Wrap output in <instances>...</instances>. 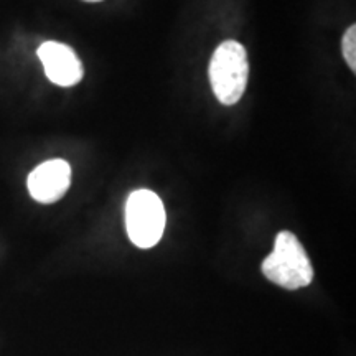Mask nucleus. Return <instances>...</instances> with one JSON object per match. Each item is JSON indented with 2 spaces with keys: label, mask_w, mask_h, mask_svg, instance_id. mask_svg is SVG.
I'll list each match as a JSON object with an SVG mask.
<instances>
[{
  "label": "nucleus",
  "mask_w": 356,
  "mask_h": 356,
  "mask_svg": "<svg viewBox=\"0 0 356 356\" xmlns=\"http://www.w3.org/2000/svg\"><path fill=\"white\" fill-rule=\"evenodd\" d=\"M261 270L266 279L287 291L307 287L314 280V267L309 256L291 231H280L277 234L274 251L262 262Z\"/></svg>",
  "instance_id": "obj_1"
},
{
  "label": "nucleus",
  "mask_w": 356,
  "mask_h": 356,
  "mask_svg": "<svg viewBox=\"0 0 356 356\" xmlns=\"http://www.w3.org/2000/svg\"><path fill=\"white\" fill-rule=\"evenodd\" d=\"M210 83L216 99L225 106H233L246 92L249 63L246 48L239 42H222L210 61Z\"/></svg>",
  "instance_id": "obj_2"
},
{
  "label": "nucleus",
  "mask_w": 356,
  "mask_h": 356,
  "mask_svg": "<svg viewBox=\"0 0 356 356\" xmlns=\"http://www.w3.org/2000/svg\"><path fill=\"white\" fill-rule=\"evenodd\" d=\"M165 225V207L157 193L150 190H136L129 195L126 203V229L137 248H154L162 239Z\"/></svg>",
  "instance_id": "obj_3"
},
{
  "label": "nucleus",
  "mask_w": 356,
  "mask_h": 356,
  "mask_svg": "<svg viewBox=\"0 0 356 356\" xmlns=\"http://www.w3.org/2000/svg\"><path fill=\"white\" fill-rule=\"evenodd\" d=\"M29 191L38 203L50 204L65 197L71 185V167L66 160L53 159L40 163L29 175Z\"/></svg>",
  "instance_id": "obj_4"
},
{
  "label": "nucleus",
  "mask_w": 356,
  "mask_h": 356,
  "mask_svg": "<svg viewBox=\"0 0 356 356\" xmlns=\"http://www.w3.org/2000/svg\"><path fill=\"white\" fill-rule=\"evenodd\" d=\"M38 58L51 83L70 88L83 79L84 70L76 53L58 42H47L38 48Z\"/></svg>",
  "instance_id": "obj_5"
},
{
  "label": "nucleus",
  "mask_w": 356,
  "mask_h": 356,
  "mask_svg": "<svg viewBox=\"0 0 356 356\" xmlns=\"http://www.w3.org/2000/svg\"><path fill=\"white\" fill-rule=\"evenodd\" d=\"M356 25H351L348 30H346L343 35V40H341V51H343L346 65L350 66V70L356 71Z\"/></svg>",
  "instance_id": "obj_6"
},
{
  "label": "nucleus",
  "mask_w": 356,
  "mask_h": 356,
  "mask_svg": "<svg viewBox=\"0 0 356 356\" xmlns=\"http://www.w3.org/2000/svg\"><path fill=\"white\" fill-rule=\"evenodd\" d=\"M86 2H99V0H86Z\"/></svg>",
  "instance_id": "obj_7"
}]
</instances>
